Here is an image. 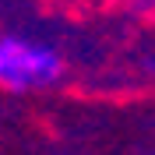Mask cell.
Returning a JSON list of instances; mask_svg holds the SVG:
<instances>
[{"label":"cell","mask_w":155,"mask_h":155,"mask_svg":"<svg viewBox=\"0 0 155 155\" xmlns=\"http://www.w3.org/2000/svg\"><path fill=\"white\" fill-rule=\"evenodd\" d=\"M64 71L60 57L42 42H28L21 35L0 39V88L11 92H28V88L53 85Z\"/></svg>","instance_id":"1"}]
</instances>
